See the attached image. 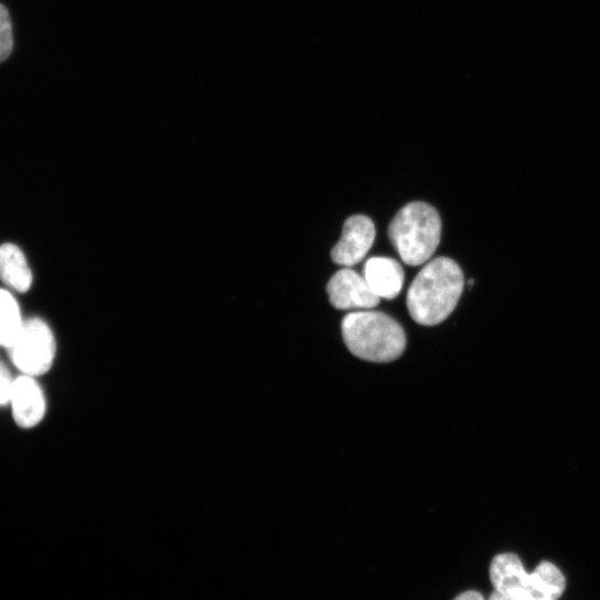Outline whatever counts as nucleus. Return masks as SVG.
<instances>
[{
    "instance_id": "20e7f679",
    "label": "nucleus",
    "mask_w": 600,
    "mask_h": 600,
    "mask_svg": "<svg viewBox=\"0 0 600 600\" xmlns=\"http://www.w3.org/2000/svg\"><path fill=\"white\" fill-rule=\"evenodd\" d=\"M490 575L495 592L506 600H557L566 588V579L554 564L543 561L528 574L514 554L497 556Z\"/></svg>"
},
{
    "instance_id": "7ed1b4c3",
    "label": "nucleus",
    "mask_w": 600,
    "mask_h": 600,
    "mask_svg": "<svg viewBox=\"0 0 600 600\" xmlns=\"http://www.w3.org/2000/svg\"><path fill=\"white\" fill-rule=\"evenodd\" d=\"M389 237L405 264L421 266L433 258L439 247L440 216L429 204L411 203L391 221Z\"/></svg>"
},
{
    "instance_id": "4468645a",
    "label": "nucleus",
    "mask_w": 600,
    "mask_h": 600,
    "mask_svg": "<svg viewBox=\"0 0 600 600\" xmlns=\"http://www.w3.org/2000/svg\"><path fill=\"white\" fill-rule=\"evenodd\" d=\"M454 600H486L478 591L469 590L460 593Z\"/></svg>"
},
{
    "instance_id": "2eb2a0df",
    "label": "nucleus",
    "mask_w": 600,
    "mask_h": 600,
    "mask_svg": "<svg viewBox=\"0 0 600 600\" xmlns=\"http://www.w3.org/2000/svg\"><path fill=\"white\" fill-rule=\"evenodd\" d=\"M489 600H506V599H504L501 594L494 591Z\"/></svg>"
},
{
    "instance_id": "1a4fd4ad",
    "label": "nucleus",
    "mask_w": 600,
    "mask_h": 600,
    "mask_svg": "<svg viewBox=\"0 0 600 600\" xmlns=\"http://www.w3.org/2000/svg\"><path fill=\"white\" fill-rule=\"evenodd\" d=\"M364 277L379 297L392 301L401 294L405 274L397 261L373 258L366 265Z\"/></svg>"
},
{
    "instance_id": "9d476101",
    "label": "nucleus",
    "mask_w": 600,
    "mask_h": 600,
    "mask_svg": "<svg viewBox=\"0 0 600 600\" xmlns=\"http://www.w3.org/2000/svg\"><path fill=\"white\" fill-rule=\"evenodd\" d=\"M0 281L11 292L25 294L33 286V272L24 252L15 244L0 247Z\"/></svg>"
},
{
    "instance_id": "f03ea898",
    "label": "nucleus",
    "mask_w": 600,
    "mask_h": 600,
    "mask_svg": "<svg viewBox=\"0 0 600 600\" xmlns=\"http://www.w3.org/2000/svg\"><path fill=\"white\" fill-rule=\"evenodd\" d=\"M343 341L356 357L372 363H392L406 348L403 327L381 312H353L341 321Z\"/></svg>"
},
{
    "instance_id": "f257e3e1",
    "label": "nucleus",
    "mask_w": 600,
    "mask_h": 600,
    "mask_svg": "<svg viewBox=\"0 0 600 600\" xmlns=\"http://www.w3.org/2000/svg\"><path fill=\"white\" fill-rule=\"evenodd\" d=\"M465 287L462 271L447 258L429 262L416 276L407 294L412 318L423 326H436L456 308Z\"/></svg>"
},
{
    "instance_id": "9b49d317",
    "label": "nucleus",
    "mask_w": 600,
    "mask_h": 600,
    "mask_svg": "<svg viewBox=\"0 0 600 600\" xmlns=\"http://www.w3.org/2000/svg\"><path fill=\"white\" fill-rule=\"evenodd\" d=\"M25 323L13 293L0 290V347L8 350L20 336Z\"/></svg>"
},
{
    "instance_id": "0eeeda50",
    "label": "nucleus",
    "mask_w": 600,
    "mask_h": 600,
    "mask_svg": "<svg viewBox=\"0 0 600 600\" xmlns=\"http://www.w3.org/2000/svg\"><path fill=\"white\" fill-rule=\"evenodd\" d=\"M39 380L25 375L15 378L9 408L17 426L24 430L39 427L47 415V397Z\"/></svg>"
},
{
    "instance_id": "423d86ee",
    "label": "nucleus",
    "mask_w": 600,
    "mask_h": 600,
    "mask_svg": "<svg viewBox=\"0 0 600 600\" xmlns=\"http://www.w3.org/2000/svg\"><path fill=\"white\" fill-rule=\"evenodd\" d=\"M377 237L373 220L364 215L349 217L342 228L339 242L331 250V260L342 268H352L370 253Z\"/></svg>"
},
{
    "instance_id": "ddd939ff",
    "label": "nucleus",
    "mask_w": 600,
    "mask_h": 600,
    "mask_svg": "<svg viewBox=\"0 0 600 600\" xmlns=\"http://www.w3.org/2000/svg\"><path fill=\"white\" fill-rule=\"evenodd\" d=\"M15 378L11 370L0 362V408L9 407Z\"/></svg>"
},
{
    "instance_id": "6e6552de",
    "label": "nucleus",
    "mask_w": 600,
    "mask_h": 600,
    "mask_svg": "<svg viewBox=\"0 0 600 600\" xmlns=\"http://www.w3.org/2000/svg\"><path fill=\"white\" fill-rule=\"evenodd\" d=\"M326 291L331 306L339 310L372 309L381 303L367 279L350 269L337 272Z\"/></svg>"
},
{
    "instance_id": "39448f33",
    "label": "nucleus",
    "mask_w": 600,
    "mask_h": 600,
    "mask_svg": "<svg viewBox=\"0 0 600 600\" xmlns=\"http://www.w3.org/2000/svg\"><path fill=\"white\" fill-rule=\"evenodd\" d=\"M8 352L20 375L41 379L52 371L56 362L55 334L44 319H26L23 330Z\"/></svg>"
},
{
    "instance_id": "f8f14e48",
    "label": "nucleus",
    "mask_w": 600,
    "mask_h": 600,
    "mask_svg": "<svg viewBox=\"0 0 600 600\" xmlns=\"http://www.w3.org/2000/svg\"><path fill=\"white\" fill-rule=\"evenodd\" d=\"M14 47L13 24L6 7L0 4V63L7 61Z\"/></svg>"
}]
</instances>
